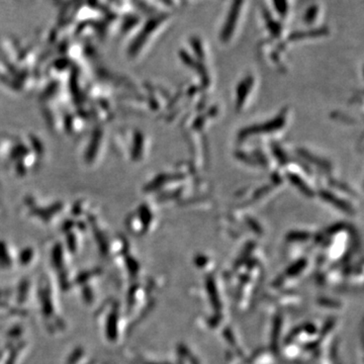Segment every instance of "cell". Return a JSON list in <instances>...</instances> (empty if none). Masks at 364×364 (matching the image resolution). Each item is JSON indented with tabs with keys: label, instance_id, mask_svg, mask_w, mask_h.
I'll use <instances>...</instances> for the list:
<instances>
[{
	"label": "cell",
	"instance_id": "1",
	"mask_svg": "<svg viewBox=\"0 0 364 364\" xmlns=\"http://www.w3.org/2000/svg\"><path fill=\"white\" fill-rule=\"evenodd\" d=\"M285 124V115H278L275 119L270 120V122L264 123V124L254 125V126L246 127L241 131L240 139H246L249 136L257 135V134L271 133V132L277 131L282 129Z\"/></svg>",
	"mask_w": 364,
	"mask_h": 364
},
{
	"label": "cell",
	"instance_id": "7",
	"mask_svg": "<svg viewBox=\"0 0 364 364\" xmlns=\"http://www.w3.org/2000/svg\"><path fill=\"white\" fill-rule=\"evenodd\" d=\"M331 183H333L334 187H337V189L344 190V192H349V194H352V196H354L353 190L350 189V187H347L346 184H343V183L338 182H334V180H332Z\"/></svg>",
	"mask_w": 364,
	"mask_h": 364
},
{
	"label": "cell",
	"instance_id": "8",
	"mask_svg": "<svg viewBox=\"0 0 364 364\" xmlns=\"http://www.w3.org/2000/svg\"><path fill=\"white\" fill-rule=\"evenodd\" d=\"M237 157L239 159L243 160V161H245L246 163L252 164V165H254V160L251 158V157L247 156L246 155V153L242 152H238L237 153Z\"/></svg>",
	"mask_w": 364,
	"mask_h": 364
},
{
	"label": "cell",
	"instance_id": "2",
	"mask_svg": "<svg viewBox=\"0 0 364 364\" xmlns=\"http://www.w3.org/2000/svg\"><path fill=\"white\" fill-rule=\"evenodd\" d=\"M320 196L325 201H328L329 203L335 206V208H339L343 212L347 213V214H353V208L350 203H347L344 199L338 198L337 196L332 194V192H327V190H322L320 192Z\"/></svg>",
	"mask_w": 364,
	"mask_h": 364
},
{
	"label": "cell",
	"instance_id": "3",
	"mask_svg": "<svg viewBox=\"0 0 364 364\" xmlns=\"http://www.w3.org/2000/svg\"><path fill=\"white\" fill-rule=\"evenodd\" d=\"M252 85H253V78L247 77L240 83L237 89V108H241L244 104L247 95L249 94L250 89H251Z\"/></svg>",
	"mask_w": 364,
	"mask_h": 364
},
{
	"label": "cell",
	"instance_id": "5",
	"mask_svg": "<svg viewBox=\"0 0 364 364\" xmlns=\"http://www.w3.org/2000/svg\"><path fill=\"white\" fill-rule=\"evenodd\" d=\"M298 152L300 153L301 156L303 157V159L307 160V161H309L310 163L315 164V165L320 167V168H331V165L328 163V162L325 161L323 159L319 158V157L315 156V155H313L312 153L309 152V151L300 149L298 150Z\"/></svg>",
	"mask_w": 364,
	"mask_h": 364
},
{
	"label": "cell",
	"instance_id": "4",
	"mask_svg": "<svg viewBox=\"0 0 364 364\" xmlns=\"http://www.w3.org/2000/svg\"><path fill=\"white\" fill-rule=\"evenodd\" d=\"M287 180H289L294 187H296L303 196H309V198H312L314 196V192L310 189L309 185L307 184L300 177V176L294 175V173H287Z\"/></svg>",
	"mask_w": 364,
	"mask_h": 364
},
{
	"label": "cell",
	"instance_id": "6",
	"mask_svg": "<svg viewBox=\"0 0 364 364\" xmlns=\"http://www.w3.org/2000/svg\"><path fill=\"white\" fill-rule=\"evenodd\" d=\"M272 151L273 154H275V156L277 157V159L280 161V165L287 164V156H285L284 151L280 149L277 145H273Z\"/></svg>",
	"mask_w": 364,
	"mask_h": 364
}]
</instances>
